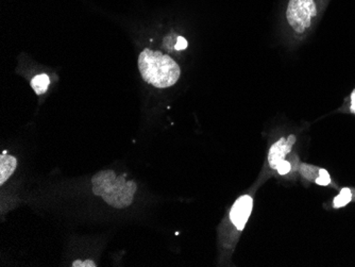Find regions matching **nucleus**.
<instances>
[{
	"label": "nucleus",
	"instance_id": "obj_11",
	"mask_svg": "<svg viewBox=\"0 0 355 267\" xmlns=\"http://www.w3.org/2000/svg\"><path fill=\"white\" fill-rule=\"evenodd\" d=\"M187 41L184 39V37H178L177 43H175V49L177 51H183V49H187Z\"/></svg>",
	"mask_w": 355,
	"mask_h": 267
},
{
	"label": "nucleus",
	"instance_id": "obj_9",
	"mask_svg": "<svg viewBox=\"0 0 355 267\" xmlns=\"http://www.w3.org/2000/svg\"><path fill=\"white\" fill-rule=\"evenodd\" d=\"M315 182L317 184L322 185V187H327V185L331 183V177L329 175L328 171L326 169H319L318 177L315 179Z\"/></svg>",
	"mask_w": 355,
	"mask_h": 267
},
{
	"label": "nucleus",
	"instance_id": "obj_7",
	"mask_svg": "<svg viewBox=\"0 0 355 267\" xmlns=\"http://www.w3.org/2000/svg\"><path fill=\"white\" fill-rule=\"evenodd\" d=\"M49 85H51V79H49V76L46 75V74H42V75H37L35 78H32L31 87L37 95L45 93Z\"/></svg>",
	"mask_w": 355,
	"mask_h": 267
},
{
	"label": "nucleus",
	"instance_id": "obj_5",
	"mask_svg": "<svg viewBox=\"0 0 355 267\" xmlns=\"http://www.w3.org/2000/svg\"><path fill=\"white\" fill-rule=\"evenodd\" d=\"M253 208V199L249 195L239 197L230 211V219L239 230H243L248 222Z\"/></svg>",
	"mask_w": 355,
	"mask_h": 267
},
{
	"label": "nucleus",
	"instance_id": "obj_3",
	"mask_svg": "<svg viewBox=\"0 0 355 267\" xmlns=\"http://www.w3.org/2000/svg\"><path fill=\"white\" fill-rule=\"evenodd\" d=\"M317 9L315 0H289L286 9V19L297 35H303L310 29L316 19Z\"/></svg>",
	"mask_w": 355,
	"mask_h": 267
},
{
	"label": "nucleus",
	"instance_id": "obj_4",
	"mask_svg": "<svg viewBox=\"0 0 355 267\" xmlns=\"http://www.w3.org/2000/svg\"><path fill=\"white\" fill-rule=\"evenodd\" d=\"M296 143V137L291 135L286 139H279L278 142L271 146L268 153V162L271 169H276L280 175L288 174L291 171V163L285 161L287 153L292 150Z\"/></svg>",
	"mask_w": 355,
	"mask_h": 267
},
{
	"label": "nucleus",
	"instance_id": "obj_2",
	"mask_svg": "<svg viewBox=\"0 0 355 267\" xmlns=\"http://www.w3.org/2000/svg\"><path fill=\"white\" fill-rule=\"evenodd\" d=\"M92 187L94 194L117 209L130 206L137 189L135 182L125 180V175L117 177L113 171H99L92 179Z\"/></svg>",
	"mask_w": 355,
	"mask_h": 267
},
{
	"label": "nucleus",
	"instance_id": "obj_6",
	"mask_svg": "<svg viewBox=\"0 0 355 267\" xmlns=\"http://www.w3.org/2000/svg\"><path fill=\"white\" fill-rule=\"evenodd\" d=\"M17 166V161L12 155H1L0 157V184H3L13 175Z\"/></svg>",
	"mask_w": 355,
	"mask_h": 267
},
{
	"label": "nucleus",
	"instance_id": "obj_13",
	"mask_svg": "<svg viewBox=\"0 0 355 267\" xmlns=\"http://www.w3.org/2000/svg\"><path fill=\"white\" fill-rule=\"evenodd\" d=\"M351 112L354 113L355 114V89L351 94Z\"/></svg>",
	"mask_w": 355,
	"mask_h": 267
},
{
	"label": "nucleus",
	"instance_id": "obj_8",
	"mask_svg": "<svg viewBox=\"0 0 355 267\" xmlns=\"http://www.w3.org/2000/svg\"><path fill=\"white\" fill-rule=\"evenodd\" d=\"M351 199H352V193H351L350 189L344 187V189L340 191V194L337 195L334 200H333V207H334L335 209L343 208V207L346 206V205L350 203Z\"/></svg>",
	"mask_w": 355,
	"mask_h": 267
},
{
	"label": "nucleus",
	"instance_id": "obj_12",
	"mask_svg": "<svg viewBox=\"0 0 355 267\" xmlns=\"http://www.w3.org/2000/svg\"><path fill=\"white\" fill-rule=\"evenodd\" d=\"M73 266H96L95 263L92 261H85V262H81V261H76L73 262Z\"/></svg>",
	"mask_w": 355,
	"mask_h": 267
},
{
	"label": "nucleus",
	"instance_id": "obj_1",
	"mask_svg": "<svg viewBox=\"0 0 355 267\" xmlns=\"http://www.w3.org/2000/svg\"><path fill=\"white\" fill-rule=\"evenodd\" d=\"M139 69L144 80L159 89L173 87L181 75L180 67L173 58L148 49L139 55Z\"/></svg>",
	"mask_w": 355,
	"mask_h": 267
},
{
	"label": "nucleus",
	"instance_id": "obj_10",
	"mask_svg": "<svg viewBox=\"0 0 355 267\" xmlns=\"http://www.w3.org/2000/svg\"><path fill=\"white\" fill-rule=\"evenodd\" d=\"M315 169H316V167L314 166H310V165H302L301 166L300 171L301 174L303 175V176L305 177V178L309 179V180H313V179H316V173H318V171L315 173Z\"/></svg>",
	"mask_w": 355,
	"mask_h": 267
}]
</instances>
